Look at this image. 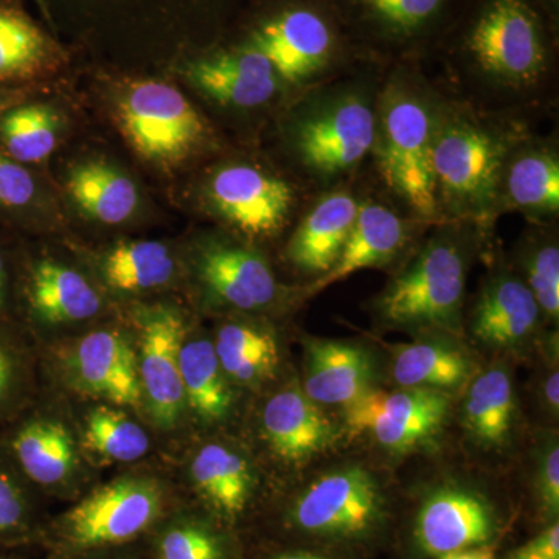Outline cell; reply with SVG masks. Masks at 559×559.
Returning <instances> with one entry per match:
<instances>
[{
  "instance_id": "1",
  "label": "cell",
  "mask_w": 559,
  "mask_h": 559,
  "mask_svg": "<svg viewBox=\"0 0 559 559\" xmlns=\"http://www.w3.org/2000/svg\"><path fill=\"white\" fill-rule=\"evenodd\" d=\"M528 131L516 120L440 98L432 171L441 221L489 227L500 212V180L514 146Z\"/></svg>"
},
{
  "instance_id": "2",
  "label": "cell",
  "mask_w": 559,
  "mask_h": 559,
  "mask_svg": "<svg viewBox=\"0 0 559 559\" xmlns=\"http://www.w3.org/2000/svg\"><path fill=\"white\" fill-rule=\"evenodd\" d=\"M186 498L175 476L145 462L100 480L69 509L50 516L44 559H73L140 543Z\"/></svg>"
},
{
  "instance_id": "3",
  "label": "cell",
  "mask_w": 559,
  "mask_h": 559,
  "mask_svg": "<svg viewBox=\"0 0 559 559\" xmlns=\"http://www.w3.org/2000/svg\"><path fill=\"white\" fill-rule=\"evenodd\" d=\"M489 227L441 221L418 252L382 290L374 310L400 329L457 334L462 330L466 282Z\"/></svg>"
},
{
  "instance_id": "4",
  "label": "cell",
  "mask_w": 559,
  "mask_h": 559,
  "mask_svg": "<svg viewBox=\"0 0 559 559\" xmlns=\"http://www.w3.org/2000/svg\"><path fill=\"white\" fill-rule=\"evenodd\" d=\"M378 91L355 81L318 86L285 121L286 148L320 191L340 189L370 157Z\"/></svg>"
},
{
  "instance_id": "5",
  "label": "cell",
  "mask_w": 559,
  "mask_h": 559,
  "mask_svg": "<svg viewBox=\"0 0 559 559\" xmlns=\"http://www.w3.org/2000/svg\"><path fill=\"white\" fill-rule=\"evenodd\" d=\"M440 98L428 84L404 73L390 76L378 91L370 156L390 193L421 224L441 223L432 171Z\"/></svg>"
},
{
  "instance_id": "6",
  "label": "cell",
  "mask_w": 559,
  "mask_h": 559,
  "mask_svg": "<svg viewBox=\"0 0 559 559\" xmlns=\"http://www.w3.org/2000/svg\"><path fill=\"white\" fill-rule=\"evenodd\" d=\"M392 513L377 477L362 466H344L312 479L286 500L275 518L277 543L341 554L367 550L388 532Z\"/></svg>"
},
{
  "instance_id": "7",
  "label": "cell",
  "mask_w": 559,
  "mask_h": 559,
  "mask_svg": "<svg viewBox=\"0 0 559 559\" xmlns=\"http://www.w3.org/2000/svg\"><path fill=\"white\" fill-rule=\"evenodd\" d=\"M0 448L46 502H75L102 480L81 450L72 401L44 382L32 403L0 428Z\"/></svg>"
},
{
  "instance_id": "8",
  "label": "cell",
  "mask_w": 559,
  "mask_h": 559,
  "mask_svg": "<svg viewBox=\"0 0 559 559\" xmlns=\"http://www.w3.org/2000/svg\"><path fill=\"white\" fill-rule=\"evenodd\" d=\"M124 320L134 342L142 417L165 457H175L191 439L179 367L190 316L175 301L145 300L131 304Z\"/></svg>"
},
{
  "instance_id": "9",
  "label": "cell",
  "mask_w": 559,
  "mask_h": 559,
  "mask_svg": "<svg viewBox=\"0 0 559 559\" xmlns=\"http://www.w3.org/2000/svg\"><path fill=\"white\" fill-rule=\"evenodd\" d=\"M38 349L44 384L70 400L116 404L142 417L134 342L124 318L105 320Z\"/></svg>"
},
{
  "instance_id": "10",
  "label": "cell",
  "mask_w": 559,
  "mask_h": 559,
  "mask_svg": "<svg viewBox=\"0 0 559 559\" xmlns=\"http://www.w3.org/2000/svg\"><path fill=\"white\" fill-rule=\"evenodd\" d=\"M109 319L106 294L79 267L50 255L17 263L16 322L40 348Z\"/></svg>"
},
{
  "instance_id": "11",
  "label": "cell",
  "mask_w": 559,
  "mask_h": 559,
  "mask_svg": "<svg viewBox=\"0 0 559 559\" xmlns=\"http://www.w3.org/2000/svg\"><path fill=\"white\" fill-rule=\"evenodd\" d=\"M183 498L223 527L241 535L261 500L260 468L238 441L219 432L191 439L171 457Z\"/></svg>"
},
{
  "instance_id": "12",
  "label": "cell",
  "mask_w": 559,
  "mask_h": 559,
  "mask_svg": "<svg viewBox=\"0 0 559 559\" xmlns=\"http://www.w3.org/2000/svg\"><path fill=\"white\" fill-rule=\"evenodd\" d=\"M189 274L201 305L223 316H266L299 294L275 277L271 261L248 240L207 237L189 257Z\"/></svg>"
},
{
  "instance_id": "13",
  "label": "cell",
  "mask_w": 559,
  "mask_h": 559,
  "mask_svg": "<svg viewBox=\"0 0 559 559\" xmlns=\"http://www.w3.org/2000/svg\"><path fill=\"white\" fill-rule=\"evenodd\" d=\"M117 120L135 153L162 168L182 164L209 140L200 112L164 81L132 84L117 105Z\"/></svg>"
},
{
  "instance_id": "14",
  "label": "cell",
  "mask_w": 559,
  "mask_h": 559,
  "mask_svg": "<svg viewBox=\"0 0 559 559\" xmlns=\"http://www.w3.org/2000/svg\"><path fill=\"white\" fill-rule=\"evenodd\" d=\"M474 66L491 86L527 92L547 70L538 17L524 0H491L468 39Z\"/></svg>"
},
{
  "instance_id": "15",
  "label": "cell",
  "mask_w": 559,
  "mask_h": 559,
  "mask_svg": "<svg viewBox=\"0 0 559 559\" xmlns=\"http://www.w3.org/2000/svg\"><path fill=\"white\" fill-rule=\"evenodd\" d=\"M204 197L213 215L250 242L282 234L299 204L293 182L250 160L219 165L205 183Z\"/></svg>"
},
{
  "instance_id": "16",
  "label": "cell",
  "mask_w": 559,
  "mask_h": 559,
  "mask_svg": "<svg viewBox=\"0 0 559 559\" xmlns=\"http://www.w3.org/2000/svg\"><path fill=\"white\" fill-rule=\"evenodd\" d=\"M503 528L498 506L477 488L444 484L419 500L411 524L415 557L439 559L452 551L495 546Z\"/></svg>"
},
{
  "instance_id": "17",
  "label": "cell",
  "mask_w": 559,
  "mask_h": 559,
  "mask_svg": "<svg viewBox=\"0 0 559 559\" xmlns=\"http://www.w3.org/2000/svg\"><path fill=\"white\" fill-rule=\"evenodd\" d=\"M450 406V393L370 389L344 411L353 433H367L382 450L404 455L426 447L440 432Z\"/></svg>"
},
{
  "instance_id": "18",
  "label": "cell",
  "mask_w": 559,
  "mask_h": 559,
  "mask_svg": "<svg viewBox=\"0 0 559 559\" xmlns=\"http://www.w3.org/2000/svg\"><path fill=\"white\" fill-rule=\"evenodd\" d=\"M180 72L210 100L235 110L270 106L289 87L271 61L246 43L186 61Z\"/></svg>"
},
{
  "instance_id": "19",
  "label": "cell",
  "mask_w": 559,
  "mask_h": 559,
  "mask_svg": "<svg viewBox=\"0 0 559 559\" xmlns=\"http://www.w3.org/2000/svg\"><path fill=\"white\" fill-rule=\"evenodd\" d=\"M257 423L264 450L286 466L310 462L329 451L340 436L333 419L297 380L270 392L261 403Z\"/></svg>"
},
{
  "instance_id": "20",
  "label": "cell",
  "mask_w": 559,
  "mask_h": 559,
  "mask_svg": "<svg viewBox=\"0 0 559 559\" xmlns=\"http://www.w3.org/2000/svg\"><path fill=\"white\" fill-rule=\"evenodd\" d=\"M535 297L507 261L499 260L481 282L469 314L474 341L495 352H518L543 322Z\"/></svg>"
},
{
  "instance_id": "21",
  "label": "cell",
  "mask_w": 559,
  "mask_h": 559,
  "mask_svg": "<svg viewBox=\"0 0 559 559\" xmlns=\"http://www.w3.org/2000/svg\"><path fill=\"white\" fill-rule=\"evenodd\" d=\"M246 44L263 53L289 87L318 80L333 58V33L316 11L289 9L261 22Z\"/></svg>"
},
{
  "instance_id": "22",
  "label": "cell",
  "mask_w": 559,
  "mask_h": 559,
  "mask_svg": "<svg viewBox=\"0 0 559 559\" xmlns=\"http://www.w3.org/2000/svg\"><path fill=\"white\" fill-rule=\"evenodd\" d=\"M179 367L191 439L226 429L237 417L241 392L224 373L212 334L193 319L180 344Z\"/></svg>"
},
{
  "instance_id": "23",
  "label": "cell",
  "mask_w": 559,
  "mask_h": 559,
  "mask_svg": "<svg viewBox=\"0 0 559 559\" xmlns=\"http://www.w3.org/2000/svg\"><path fill=\"white\" fill-rule=\"evenodd\" d=\"M421 223L385 202L360 200L355 226L336 266L307 286L300 297H311L362 270H382L406 252Z\"/></svg>"
},
{
  "instance_id": "24",
  "label": "cell",
  "mask_w": 559,
  "mask_h": 559,
  "mask_svg": "<svg viewBox=\"0 0 559 559\" xmlns=\"http://www.w3.org/2000/svg\"><path fill=\"white\" fill-rule=\"evenodd\" d=\"M72 401L81 450L98 471L150 462L159 439L138 412L100 401Z\"/></svg>"
},
{
  "instance_id": "25",
  "label": "cell",
  "mask_w": 559,
  "mask_h": 559,
  "mask_svg": "<svg viewBox=\"0 0 559 559\" xmlns=\"http://www.w3.org/2000/svg\"><path fill=\"white\" fill-rule=\"evenodd\" d=\"M360 198L352 190L320 191L286 245V261L300 274L318 280L329 274L347 245Z\"/></svg>"
},
{
  "instance_id": "26",
  "label": "cell",
  "mask_w": 559,
  "mask_h": 559,
  "mask_svg": "<svg viewBox=\"0 0 559 559\" xmlns=\"http://www.w3.org/2000/svg\"><path fill=\"white\" fill-rule=\"evenodd\" d=\"M500 212H518L530 224H554L559 215V151L554 140L527 135L511 151L500 180Z\"/></svg>"
},
{
  "instance_id": "27",
  "label": "cell",
  "mask_w": 559,
  "mask_h": 559,
  "mask_svg": "<svg viewBox=\"0 0 559 559\" xmlns=\"http://www.w3.org/2000/svg\"><path fill=\"white\" fill-rule=\"evenodd\" d=\"M212 341L224 373L241 393L263 392L277 380L282 344L263 316H224Z\"/></svg>"
},
{
  "instance_id": "28",
  "label": "cell",
  "mask_w": 559,
  "mask_h": 559,
  "mask_svg": "<svg viewBox=\"0 0 559 559\" xmlns=\"http://www.w3.org/2000/svg\"><path fill=\"white\" fill-rule=\"evenodd\" d=\"M374 362L366 348L345 341L305 342L301 389L319 406L347 407L373 389Z\"/></svg>"
},
{
  "instance_id": "29",
  "label": "cell",
  "mask_w": 559,
  "mask_h": 559,
  "mask_svg": "<svg viewBox=\"0 0 559 559\" xmlns=\"http://www.w3.org/2000/svg\"><path fill=\"white\" fill-rule=\"evenodd\" d=\"M97 283L114 297H143L175 285L179 261L170 246L160 241H123L94 259Z\"/></svg>"
},
{
  "instance_id": "30",
  "label": "cell",
  "mask_w": 559,
  "mask_h": 559,
  "mask_svg": "<svg viewBox=\"0 0 559 559\" xmlns=\"http://www.w3.org/2000/svg\"><path fill=\"white\" fill-rule=\"evenodd\" d=\"M153 559H246L241 535L183 500L145 538Z\"/></svg>"
},
{
  "instance_id": "31",
  "label": "cell",
  "mask_w": 559,
  "mask_h": 559,
  "mask_svg": "<svg viewBox=\"0 0 559 559\" xmlns=\"http://www.w3.org/2000/svg\"><path fill=\"white\" fill-rule=\"evenodd\" d=\"M516 418V389L509 367L496 364L471 378L462 406V425L477 448L488 452L506 450Z\"/></svg>"
},
{
  "instance_id": "32",
  "label": "cell",
  "mask_w": 559,
  "mask_h": 559,
  "mask_svg": "<svg viewBox=\"0 0 559 559\" xmlns=\"http://www.w3.org/2000/svg\"><path fill=\"white\" fill-rule=\"evenodd\" d=\"M392 377L403 389L451 393L473 378V362L465 349L448 337H426L409 344L389 345Z\"/></svg>"
},
{
  "instance_id": "33",
  "label": "cell",
  "mask_w": 559,
  "mask_h": 559,
  "mask_svg": "<svg viewBox=\"0 0 559 559\" xmlns=\"http://www.w3.org/2000/svg\"><path fill=\"white\" fill-rule=\"evenodd\" d=\"M58 44L17 5H0V90L36 79L60 58Z\"/></svg>"
},
{
  "instance_id": "34",
  "label": "cell",
  "mask_w": 559,
  "mask_h": 559,
  "mask_svg": "<svg viewBox=\"0 0 559 559\" xmlns=\"http://www.w3.org/2000/svg\"><path fill=\"white\" fill-rule=\"evenodd\" d=\"M68 191L87 218L105 226H120L138 212L139 191L134 180L106 162L76 165L69 173Z\"/></svg>"
},
{
  "instance_id": "35",
  "label": "cell",
  "mask_w": 559,
  "mask_h": 559,
  "mask_svg": "<svg viewBox=\"0 0 559 559\" xmlns=\"http://www.w3.org/2000/svg\"><path fill=\"white\" fill-rule=\"evenodd\" d=\"M49 518L46 500L0 448V547L39 549Z\"/></svg>"
},
{
  "instance_id": "36",
  "label": "cell",
  "mask_w": 559,
  "mask_h": 559,
  "mask_svg": "<svg viewBox=\"0 0 559 559\" xmlns=\"http://www.w3.org/2000/svg\"><path fill=\"white\" fill-rule=\"evenodd\" d=\"M43 388L39 349L24 329L0 323V428L32 403Z\"/></svg>"
},
{
  "instance_id": "37",
  "label": "cell",
  "mask_w": 559,
  "mask_h": 559,
  "mask_svg": "<svg viewBox=\"0 0 559 559\" xmlns=\"http://www.w3.org/2000/svg\"><path fill=\"white\" fill-rule=\"evenodd\" d=\"M61 7L68 16L80 24L164 25L165 31L180 25L207 0H47Z\"/></svg>"
},
{
  "instance_id": "38",
  "label": "cell",
  "mask_w": 559,
  "mask_h": 559,
  "mask_svg": "<svg viewBox=\"0 0 559 559\" xmlns=\"http://www.w3.org/2000/svg\"><path fill=\"white\" fill-rule=\"evenodd\" d=\"M61 119L44 103H17L0 112V151L22 165L39 164L53 153Z\"/></svg>"
},
{
  "instance_id": "39",
  "label": "cell",
  "mask_w": 559,
  "mask_h": 559,
  "mask_svg": "<svg viewBox=\"0 0 559 559\" xmlns=\"http://www.w3.org/2000/svg\"><path fill=\"white\" fill-rule=\"evenodd\" d=\"M514 271L535 297L544 320L559 319V245L554 224L532 227L518 245Z\"/></svg>"
},
{
  "instance_id": "40",
  "label": "cell",
  "mask_w": 559,
  "mask_h": 559,
  "mask_svg": "<svg viewBox=\"0 0 559 559\" xmlns=\"http://www.w3.org/2000/svg\"><path fill=\"white\" fill-rule=\"evenodd\" d=\"M533 500L544 527L559 516V444L557 433L540 437L532 476Z\"/></svg>"
},
{
  "instance_id": "41",
  "label": "cell",
  "mask_w": 559,
  "mask_h": 559,
  "mask_svg": "<svg viewBox=\"0 0 559 559\" xmlns=\"http://www.w3.org/2000/svg\"><path fill=\"white\" fill-rule=\"evenodd\" d=\"M38 183L25 165L0 151V216L20 218L33 207Z\"/></svg>"
},
{
  "instance_id": "42",
  "label": "cell",
  "mask_w": 559,
  "mask_h": 559,
  "mask_svg": "<svg viewBox=\"0 0 559 559\" xmlns=\"http://www.w3.org/2000/svg\"><path fill=\"white\" fill-rule=\"evenodd\" d=\"M364 3L392 31L411 33L426 24L443 0H364Z\"/></svg>"
},
{
  "instance_id": "43",
  "label": "cell",
  "mask_w": 559,
  "mask_h": 559,
  "mask_svg": "<svg viewBox=\"0 0 559 559\" xmlns=\"http://www.w3.org/2000/svg\"><path fill=\"white\" fill-rule=\"evenodd\" d=\"M17 261L0 241V323L16 320Z\"/></svg>"
},
{
  "instance_id": "44",
  "label": "cell",
  "mask_w": 559,
  "mask_h": 559,
  "mask_svg": "<svg viewBox=\"0 0 559 559\" xmlns=\"http://www.w3.org/2000/svg\"><path fill=\"white\" fill-rule=\"evenodd\" d=\"M503 559H559V524L547 525L535 538L507 554Z\"/></svg>"
},
{
  "instance_id": "45",
  "label": "cell",
  "mask_w": 559,
  "mask_h": 559,
  "mask_svg": "<svg viewBox=\"0 0 559 559\" xmlns=\"http://www.w3.org/2000/svg\"><path fill=\"white\" fill-rule=\"evenodd\" d=\"M248 559V558H246ZM255 559H345L334 551L296 546V544L274 543L263 546Z\"/></svg>"
},
{
  "instance_id": "46",
  "label": "cell",
  "mask_w": 559,
  "mask_h": 559,
  "mask_svg": "<svg viewBox=\"0 0 559 559\" xmlns=\"http://www.w3.org/2000/svg\"><path fill=\"white\" fill-rule=\"evenodd\" d=\"M73 559H153L145 539L130 546L112 547V549L92 551Z\"/></svg>"
},
{
  "instance_id": "47",
  "label": "cell",
  "mask_w": 559,
  "mask_h": 559,
  "mask_svg": "<svg viewBox=\"0 0 559 559\" xmlns=\"http://www.w3.org/2000/svg\"><path fill=\"white\" fill-rule=\"evenodd\" d=\"M540 401H543L544 409L550 417L558 418L559 409V373L557 364L554 369H550L547 377L544 378L543 384H540Z\"/></svg>"
},
{
  "instance_id": "48",
  "label": "cell",
  "mask_w": 559,
  "mask_h": 559,
  "mask_svg": "<svg viewBox=\"0 0 559 559\" xmlns=\"http://www.w3.org/2000/svg\"><path fill=\"white\" fill-rule=\"evenodd\" d=\"M439 559H498L496 558V546L473 547V549L452 551Z\"/></svg>"
},
{
  "instance_id": "49",
  "label": "cell",
  "mask_w": 559,
  "mask_h": 559,
  "mask_svg": "<svg viewBox=\"0 0 559 559\" xmlns=\"http://www.w3.org/2000/svg\"><path fill=\"white\" fill-rule=\"evenodd\" d=\"M17 94H14L13 91L10 90H0V112L9 109L10 106L17 105Z\"/></svg>"
},
{
  "instance_id": "50",
  "label": "cell",
  "mask_w": 559,
  "mask_h": 559,
  "mask_svg": "<svg viewBox=\"0 0 559 559\" xmlns=\"http://www.w3.org/2000/svg\"><path fill=\"white\" fill-rule=\"evenodd\" d=\"M0 559H31V558L25 557V555L22 554V550L2 549V547H0Z\"/></svg>"
},
{
  "instance_id": "51",
  "label": "cell",
  "mask_w": 559,
  "mask_h": 559,
  "mask_svg": "<svg viewBox=\"0 0 559 559\" xmlns=\"http://www.w3.org/2000/svg\"><path fill=\"white\" fill-rule=\"evenodd\" d=\"M20 0H0V5H17Z\"/></svg>"
}]
</instances>
